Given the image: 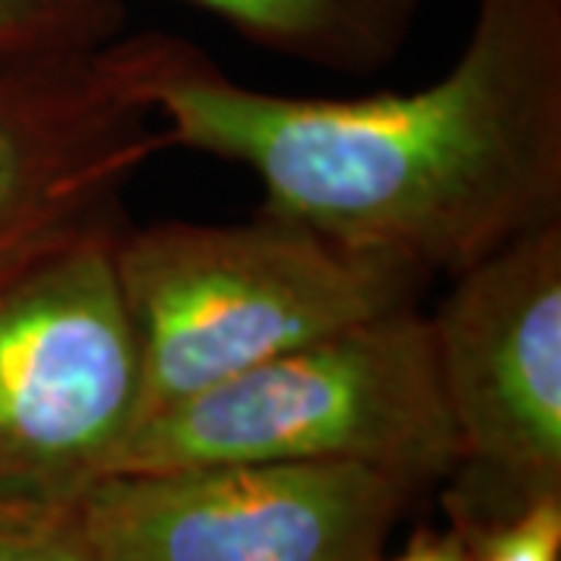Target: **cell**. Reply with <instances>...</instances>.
<instances>
[{
	"mask_svg": "<svg viewBox=\"0 0 561 561\" xmlns=\"http://www.w3.org/2000/svg\"><path fill=\"white\" fill-rule=\"evenodd\" d=\"M116 50L169 147L241 165L260 209L346 247L453 278L561 221V0H474L440 79L365 98L250 88L169 32Z\"/></svg>",
	"mask_w": 561,
	"mask_h": 561,
	"instance_id": "1",
	"label": "cell"
},
{
	"mask_svg": "<svg viewBox=\"0 0 561 561\" xmlns=\"http://www.w3.org/2000/svg\"><path fill=\"white\" fill-rule=\"evenodd\" d=\"M113 275L138 356V421L294 346L421 306L434 284L412 262L268 209L243 221H125Z\"/></svg>",
	"mask_w": 561,
	"mask_h": 561,
	"instance_id": "2",
	"label": "cell"
},
{
	"mask_svg": "<svg viewBox=\"0 0 561 561\" xmlns=\"http://www.w3.org/2000/svg\"><path fill=\"white\" fill-rule=\"evenodd\" d=\"M356 461L440 486L459 461L424 306L294 346L131 427L110 474Z\"/></svg>",
	"mask_w": 561,
	"mask_h": 561,
	"instance_id": "3",
	"label": "cell"
},
{
	"mask_svg": "<svg viewBox=\"0 0 561 561\" xmlns=\"http://www.w3.org/2000/svg\"><path fill=\"white\" fill-rule=\"evenodd\" d=\"M106 221L0 268V508L76 515L140 415Z\"/></svg>",
	"mask_w": 561,
	"mask_h": 561,
	"instance_id": "4",
	"label": "cell"
},
{
	"mask_svg": "<svg viewBox=\"0 0 561 561\" xmlns=\"http://www.w3.org/2000/svg\"><path fill=\"white\" fill-rule=\"evenodd\" d=\"M427 321L459 440L443 502L468 540L561 496V221L453 275Z\"/></svg>",
	"mask_w": 561,
	"mask_h": 561,
	"instance_id": "5",
	"label": "cell"
},
{
	"mask_svg": "<svg viewBox=\"0 0 561 561\" xmlns=\"http://www.w3.org/2000/svg\"><path fill=\"white\" fill-rule=\"evenodd\" d=\"M424 490L356 461L122 471L76 522L98 561H378Z\"/></svg>",
	"mask_w": 561,
	"mask_h": 561,
	"instance_id": "6",
	"label": "cell"
},
{
	"mask_svg": "<svg viewBox=\"0 0 561 561\" xmlns=\"http://www.w3.org/2000/svg\"><path fill=\"white\" fill-rule=\"evenodd\" d=\"M162 150L116 41L0 54V268L125 219L122 191Z\"/></svg>",
	"mask_w": 561,
	"mask_h": 561,
	"instance_id": "7",
	"label": "cell"
},
{
	"mask_svg": "<svg viewBox=\"0 0 561 561\" xmlns=\"http://www.w3.org/2000/svg\"><path fill=\"white\" fill-rule=\"evenodd\" d=\"M272 57L368 79L400 60L424 0H184Z\"/></svg>",
	"mask_w": 561,
	"mask_h": 561,
	"instance_id": "8",
	"label": "cell"
},
{
	"mask_svg": "<svg viewBox=\"0 0 561 561\" xmlns=\"http://www.w3.org/2000/svg\"><path fill=\"white\" fill-rule=\"evenodd\" d=\"M128 25L125 0H0V54L91 50Z\"/></svg>",
	"mask_w": 561,
	"mask_h": 561,
	"instance_id": "9",
	"label": "cell"
},
{
	"mask_svg": "<svg viewBox=\"0 0 561 561\" xmlns=\"http://www.w3.org/2000/svg\"><path fill=\"white\" fill-rule=\"evenodd\" d=\"M468 561H561V496L468 537Z\"/></svg>",
	"mask_w": 561,
	"mask_h": 561,
	"instance_id": "10",
	"label": "cell"
},
{
	"mask_svg": "<svg viewBox=\"0 0 561 561\" xmlns=\"http://www.w3.org/2000/svg\"><path fill=\"white\" fill-rule=\"evenodd\" d=\"M0 561H98L76 515L41 518L0 508Z\"/></svg>",
	"mask_w": 561,
	"mask_h": 561,
	"instance_id": "11",
	"label": "cell"
},
{
	"mask_svg": "<svg viewBox=\"0 0 561 561\" xmlns=\"http://www.w3.org/2000/svg\"><path fill=\"white\" fill-rule=\"evenodd\" d=\"M378 561H468V542L456 527H449L443 534L421 530L409 540V546L397 559H383L381 556Z\"/></svg>",
	"mask_w": 561,
	"mask_h": 561,
	"instance_id": "12",
	"label": "cell"
}]
</instances>
